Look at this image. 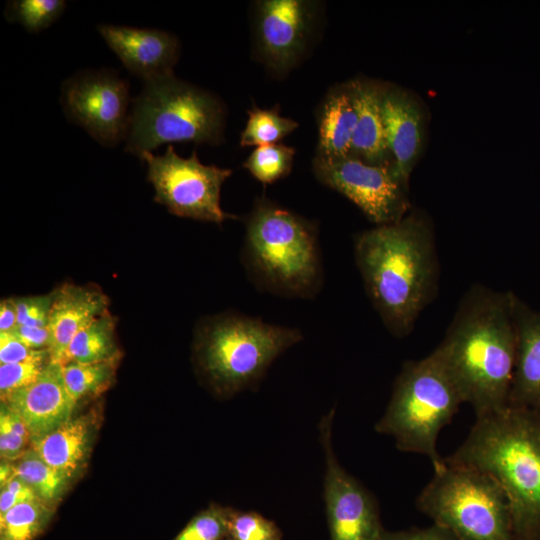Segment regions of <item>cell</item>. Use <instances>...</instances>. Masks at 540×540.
<instances>
[{
	"label": "cell",
	"instance_id": "6da1fadb",
	"mask_svg": "<svg viewBox=\"0 0 540 540\" xmlns=\"http://www.w3.org/2000/svg\"><path fill=\"white\" fill-rule=\"evenodd\" d=\"M513 292L472 285L431 353L476 418L508 407L516 360Z\"/></svg>",
	"mask_w": 540,
	"mask_h": 540
},
{
	"label": "cell",
	"instance_id": "7a4b0ae2",
	"mask_svg": "<svg viewBox=\"0 0 540 540\" xmlns=\"http://www.w3.org/2000/svg\"><path fill=\"white\" fill-rule=\"evenodd\" d=\"M354 256L367 295L387 330L409 335L437 294L439 262L431 222L420 212L359 233Z\"/></svg>",
	"mask_w": 540,
	"mask_h": 540
},
{
	"label": "cell",
	"instance_id": "3957f363",
	"mask_svg": "<svg viewBox=\"0 0 540 540\" xmlns=\"http://www.w3.org/2000/svg\"><path fill=\"white\" fill-rule=\"evenodd\" d=\"M446 460L481 470L503 489L513 540H540V413L507 407L476 418Z\"/></svg>",
	"mask_w": 540,
	"mask_h": 540
},
{
	"label": "cell",
	"instance_id": "277c9868",
	"mask_svg": "<svg viewBox=\"0 0 540 540\" xmlns=\"http://www.w3.org/2000/svg\"><path fill=\"white\" fill-rule=\"evenodd\" d=\"M242 260L262 292L310 299L322 287L316 224L269 199H257L246 220Z\"/></svg>",
	"mask_w": 540,
	"mask_h": 540
},
{
	"label": "cell",
	"instance_id": "5b68a950",
	"mask_svg": "<svg viewBox=\"0 0 540 540\" xmlns=\"http://www.w3.org/2000/svg\"><path fill=\"white\" fill-rule=\"evenodd\" d=\"M224 125L225 110L215 96L168 73L145 81L134 100L126 151L140 157L164 143L218 144Z\"/></svg>",
	"mask_w": 540,
	"mask_h": 540
},
{
	"label": "cell",
	"instance_id": "8992f818",
	"mask_svg": "<svg viewBox=\"0 0 540 540\" xmlns=\"http://www.w3.org/2000/svg\"><path fill=\"white\" fill-rule=\"evenodd\" d=\"M302 339L299 329L226 313L200 326L196 349L200 368L213 387L232 395L257 385L271 363Z\"/></svg>",
	"mask_w": 540,
	"mask_h": 540
},
{
	"label": "cell",
	"instance_id": "52a82bcc",
	"mask_svg": "<svg viewBox=\"0 0 540 540\" xmlns=\"http://www.w3.org/2000/svg\"><path fill=\"white\" fill-rule=\"evenodd\" d=\"M462 403L456 387L432 354L406 361L375 430L392 436L400 451L427 456L434 470L439 469L445 461L437 451L438 436Z\"/></svg>",
	"mask_w": 540,
	"mask_h": 540
},
{
	"label": "cell",
	"instance_id": "ba28073f",
	"mask_svg": "<svg viewBox=\"0 0 540 540\" xmlns=\"http://www.w3.org/2000/svg\"><path fill=\"white\" fill-rule=\"evenodd\" d=\"M444 461L416 507L459 540H513L508 501L498 482L481 470Z\"/></svg>",
	"mask_w": 540,
	"mask_h": 540
},
{
	"label": "cell",
	"instance_id": "9c48e42d",
	"mask_svg": "<svg viewBox=\"0 0 540 540\" xmlns=\"http://www.w3.org/2000/svg\"><path fill=\"white\" fill-rule=\"evenodd\" d=\"M148 180L155 189L154 200L176 216L222 224L236 215L220 205L221 187L231 169L200 162L196 151L189 158L179 156L169 145L163 155L143 153Z\"/></svg>",
	"mask_w": 540,
	"mask_h": 540
},
{
	"label": "cell",
	"instance_id": "30bf717a",
	"mask_svg": "<svg viewBox=\"0 0 540 540\" xmlns=\"http://www.w3.org/2000/svg\"><path fill=\"white\" fill-rule=\"evenodd\" d=\"M313 172L320 183L351 200L377 226L407 215L408 189L394 176L392 164L373 165L351 155H317Z\"/></svg>",
	"mask_w": 540,
	"mask_h": 540
},
{
	"label": "cell",
	"instance_id": "8fae6325",
	"mask_svg": "<svg viewBox=\"0 0 540 540\" xmlns=\"http://www.w3.org/2000/svg\"><path fill=\"white\" fill-rule=\"evenodd\" d=\"M335 409L322 416L318 429L326 471L324 501L331 540H380L379 506L375 496L338 462L332 445Z\"/></svg>",
	"mask_w": 540,
	"mask_h": 540
},
{
	"label": "cell",
	"instance_id": "7c38bea8",
	"mask_svg": "<svg viewBox=\"0 0 540 540\" xmlns=\"http://www.w3.org/2000/svg\"><path fill=\"white\" fill-rule=\"evenodd\" d=\"M129 101L128 83L106 70L83 72L62 86L67 117L106 146L126 138Z\"/></svg>",
	"mask_w": 540,
	"mask_h": 540
},
{
	"label": "cell",
	"instance_id": "4fadbf2b",
	"mask_svg": "<svg viewBox=\"0 0 540 540\" xmlns=\"http://www.w3.org/2000/svg\"><path fill=\"white\" fill-rule=\"evenodd\" d=\"M315 7V3L303 0L257 2V45L271 69L285 72L299 60L313 30Z\"/></svg>",
	"mask_w": 540,
	"mask_h": 540
},
{
	"label": "cell",
	"instance_id": "5bb4252c",
	"mask_svg": "<svg viewBox=\"0 0 540 540\" xmlns=\"http://www.w3.org/2000/svg\"><path fill=\"white\" fill-rule=\"evenodd\" d=\"M98 31L123 65L144 81L173 72L180 48L173 34L118 25H100Z\"/></svg>",
	"mask_w": 540,
	"mask_h": 540
},
{
	"label": "cell",
	"instance_id": "9a60e30c",
	"mask_svg": "<svg viewBox=\"0 0 540 540\" xmlns=\"http://www.w3.org/2000/svg\"><path fill=\"white\" fill-rule=\"evenodd\" d=\"M1 402L21 417L31 441L70 420L76 406L66 391L61 364L53 361L36 381Z\"/></svg>",
	"mask_w": 540,
	"mask_h": 540
},
{
	"label": "cell",
	"instance_id": "2e32d148",
	"mask_svg": "<svg viewBox=\"0 0 540 540\" xmlns=\"http://www.w3.org/2000/svg\"><path fill=\"white\" fill-rule=\"evenodd\" d=\"M381 113L396 179L408 180L422 145L423 120L416 102L399 88L381 89Z\"/></svg>",
	"mask_w": 540,
	"mask_h": 540
},
{
	"label": "cell",
	"instance_id": "e0dca14e",
	"mask_svg": "<svg viewBox=\"0 0 540 540\" xmlns=\"http://www.w3.org/2000/svg\"><path fill=\"white\" fill-rule=\"evenodd\" d=\"M512 303L517 349L508 406L540 413V312L515 293Z\"/></svg>",
	"mask_w": 540,
	"mask_h": 540
},
{
	"label": "cell",
	"instance_id": "ac0fdd59",
	"mask_svg": "<svg viewBox=\"0 0 540 540\" xmlns=\"http://www.w3.org/2000/svg\"><path fill=\"white\" fill-rule=\"evenodd\" d=\"M53 293L48 329L51 361L62 363L72 338L108 310L107 296L99 289L64 284Z\"/></svg>",
	"mask_w": 540,
	"mask_h": 540
},
{
	"label": "cell",
	"instance_id": "d6986e66",
	"mask_svg": "<svg viewBox=\"0 0 540 540\" xmlns=\"http://www.w3.org/2000/svg\"><path fill=\"white\" fill-rule=\"evenodd\" d=\"M347 87L357 113L350 155L373 165L392 164L381 113V88L359 80Z\"/></svg>",
	"mask_w": 540,
	"mask_h": 540
},
{
	"label": "cell",
	"instance_id": "ffe728a7",
	"mask_svg": "<svg viewBox=\"0 0 540 540\" xmlns=\"http://www.w3.org/2000/svg\"><path fill=\"white\" fill-rule=\"evenodd\" d=\"M94 425L92 413L71 418L50 433L32 440L31 447L47 464L72 479L86 462Z\"/></svg>",
	"mask_w": 540,
	"mask_h": 540
},
{
	"label": "cell",
	"instance_id": "44dd1931",
	"mask_svg": "<svg viewBox=\"0 0 540 540\" xmlns=\"http://www.w3.org/2000/svg\"><path fill=\"white\" fill-rule=\"evenodd\" d=\"M356 122L357 113L348 87L331 91L319 112L317 155H350Z\"/></svg>",
	"mask_w": 540,
	"mask_h": 540
},
{
	"label": "cell",
	"instance_id": "7402d4cb",
	"mask_svg": "<svg viewBox=\"0 0 540 540\" xmlns=\"http://www.w3.org/2000/svg\"><path fill=\"white\" fill-rule=\"evenodd\" d=\"M115 319L109 311L81 329L69 343L63 363H96L119 359L115 340Z\"/></svg>",
	"mask_w": 540,
	"mask_h": 540
},
{
	"label": "cell",
	"instance_id": "603a6c76",
	"mask_svg": "<svg viewBox=\"0 0 540 540\" xmlns=\"http://www.w3.org/2000/svg\"><path fill=\"white\" fill-rule=\"evenodd\" d=\"M13 471L34 492L36 497L53 508L70 480L64 473L47 464L31 447L13 464Z\"/></svg>",
	"mask_w": 540,
	"mask_h": 540
},
{
	"label": "cell",
	"instance_id": "cb8c5ba5",
	"mask_svg": "<svg viewBox=\"0 0 540 540\" xmlns=\"http://www.w3.org/2000/svg\"><path fill=\"white\" fill-rule=\"evenodd\" d=\"M118 359L96 363L61 364L66 391L76 405L86 397L99 395L112 384Z\"/></svg>",
	"mask_w": 540,
	"mask_h": 540
},
{
	"label": "cell",
	"instance_id": "d4e9b609",
	"mask_svg": "<svg viewBox=\"0 0 540 540\" xmlns=\"http://www.w3.org/2000/svg\"><path fill=\"white\" fill-rule=\"evenodd\" d=\"M52 516L53 508L39 499L18 503L0 515V540H34Z\"/></svg>",
	"mask_w": 540,
	"mask_h": 540
},
{
	"label": "cell",
	"instance_id": "484cf974",
	"mask_svg": "<svg viewBox=\"0 0 540 540\" xmlns=\"http://www.w3.org/2000/svg\"><path fill=\"white\" fill-rule=\"evenodd\" d=\"M248 120L241 133V146H266L278 144L292 133L299 123L279 113L278 106L270 109L252 107L248 110Z\"/></svg>",
	"mask_w": 540,
	"mask_h": 540
},
{
	"label": "cell",
	"instance_id": "4316f807",
	"mask_svg": "<svg viewBox=\"0 0 540 540\" xmlns=\"http://www.w3.org/2000/svg\"><path fill=\"white\" fill-rule=\"evenodd\" d=\"M295 149L284 144L256 147L243 167L259 182L272 184L286 177L292 170Z\"/></svg>",
	"mask_w": 540,
	"mask_h": 540
},
{
	"label": "cell",
	"instance_id": "83f0119b",
	"mask_svg": "<svg viewBox=\"0 0 540 540\" xmlns=\"http://www.w3.org/2000/svg\"><path fill=\"white\" fill-rule=\"evenodd\" d=\"M65 7L63 0H15L7 5L6 17L29 32H39L52 25Z\"/></svg>",
	"mask_w": 540,
	"mask_h": 540
},
{
	"label": "cell",
	"instance_id": "f1b7e54d",
	"mask_svg": "<svg viewBox=\"0 0 540 540\" xmlns=\"http://www.w3.org/2000/svg\"><path fill=\"white\" fill-rule=\"evenodd\" d=\"M226 540H283L276 523L255 511L229 508Z\"/></svg>",
	"mask_w": 540,
	"mask_h": 540
},
{
	"label": "cell",
	"instance_id": "f546056e",
	"mask_svg": "<svg viewBox=\"0 0 540 540\" xmlns=\"http://www.w3.org/2000/svg\"><path fill=\"white\" fill-rule=\"evenodd\" d=\"M229 508L212 504L195 515L173 540H224Z\"/></svg>",
	"mask_w": 540,
	"mask_h": 540
},
{
	"label": "cell",
	"instance_id": "4dcf8cb0",
	"mask_svg": "<svg viewBox=\"0 0 540 540\" xmlns=\"http://www.w3.org/2000/svg\"><path fill=\"white\" fill-rule=\"evenodd\" d=\"M50 361V352L45 350L42 354L22 362L0 364L1 400L36 381Z\"/></svg>",
	"mask_w": 540,
	"mask_h": 540
},
{
	"label": "cell",
	"instance_id": "1f68e13d",
	"mask_svg": "<svg viewBox=\"0 0 540 540\" xmlns=\"http://www.w3.org/2000/svg\"><path fill=\"white\" fill-rule=\"evenodd\" d=\"M31 441L30 433L19 415L1 402L0 408V455L5 461H16Z\"/></svg>",
	"mask_w": 540,
	"mask_h": 540
},
{
	"label": "cell",
	"instance_id": "d6a6232c",
	"mask_svg": "<svg viewBox=\"0 0 540 540\" xmlns=\"http://www.w3.org/2000/svg\"><path fill=\"white\" fill-rule=\"evenodd\" d=\"M17 312V325L48 327L53 293L41 296L12 298Z\"/></svg>",
	"mask_w": 540,
	"mask_h": 540
},
{
	"label": "cell",
	"instance_id": "836d02e7",
	"mask_svg": "<svg viewBox=\"0 0 540 540\" xmlns=\"http://www.w3.org/2000/svg\"><path fill=\"white\" fill-rule=\"evenodd\" d=\"M45 350L27 347L13 332L0 333V364L22 362L42 354Z\"/></svg>",
	"mask_w": 540,
	"mask_h": 540
},
{
	"label": "cell",
	"instance_id": "e575fe53",
	"mask_svg": "<svg viewBox=\"0 0 540 540\" xmlns=\"http://www.w3.org/2000/svg\"><path fill=\"white\" fill-rule=\"evenodd\" d=\"M380 540H459L448 529L433 524L427 528H411L391 532L384 529Z\"/></svg>",
	"mask_w": 540,
	"mask_h": 540
},
{
	"label": "cell",
	"instance_id": "d590c367",
	"mask_svg": "<svg viewBox=\"0 0 540 540\" xmlns=\"http://www.w3.org/2000/svg\"><path fill=\"white\" fill-rule=\"evenodd\" d=\"M12 332L30 349L49 350L50 332L48 327L17 325Z\"/></svg>",
	"mask_w": 540,
	"mask_h": 540
},
{
	"label": "cell",
	"instance_id": "8d00e7d4",
	"mask_svg": "<svg viewBox=\"0 0 540 540\" xmlns=\"http://www.w3.org/2000/svg\"><path fill=\"white\" fill-rule=\"evenodd\" d=\"M17 326V312L11 299L2 300L0 303V333L12 332Z\"/></svg>",
	"mask_w": 540,
	"mask_h": 540
}]
</instances>
